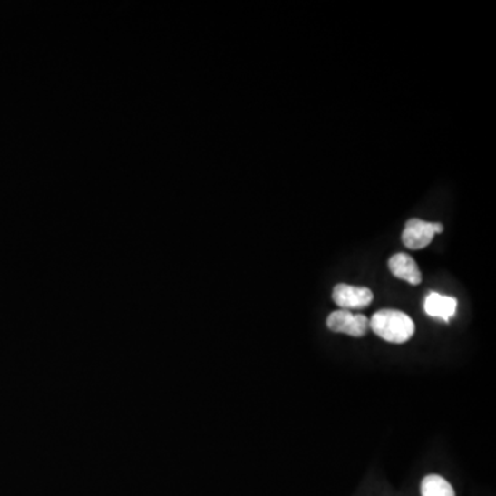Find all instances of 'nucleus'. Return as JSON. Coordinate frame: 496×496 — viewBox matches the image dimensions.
Listing matches in <instances>:
<instances>
[{"label":"nucleus","mask_w":496,"mask_h":496,"mask_svg":"<svg viewBox=\"0 0 496 496\" xmlns=\"http://www.w3.org/2000/svg\"><path fill=\"white\" fill-rule=\"evenodd\" d=\"M370 328L384 341L405 344L415 334V323L407 313L396 309H382L374 313Z\"/></svg>","instance_id":"f257e3e1"},{"label":"nucleus","mask_w":496,"mask_h":496,"mask_svg":"<svg viewBox=\"0 0 496 496\" xmlns=\"http://www.w3.org/2000/svg\"><path fill=\"white\" fill-rule=\"evenodd\" d=\"M443 230L444 227L442 224L413 219L405 224L402 240L410 250H422L433 241L434 235L443 233Z\"/></svg>","instance_id":"f03ea898"},{"label":"nucleus","mask_w":496,"mask_h":496,"mask_svg":"<svg viewBox=\"0 0 496 496\" xmlns=\"http://www.w3.org/2000/svg\"><path fill=\"white\" fill-rule=\"evenodd\" d=\"M327 327L333 333L347 334L355 338H362L370 331V320L362 313L355 315L349 310L339 309L328 316Z\"/></svg>","instance_id":"7ed1b4c3"},{"label":"nucleus","mask_w":496,"mask_h":496,"mask_svg":"<svg viewBox=\"0 0 496 496\" xmlns=\"http://www.w3.org/2000/svg\"><path fill=\"white\" fill-rule=\"evenodd\" d=\"M333 301L341 309H365L374 301L373 291L368 287H357V286L345 285L339 283L334 287Z\"/></svg>","instance_id":"20e7f679"},{"label":"nucleus","mask_w":496,"mask_h":496,"mask_svg":"<svg viewBox=\"0 0 496 496\" xmlns=\"http://www.w3.org/2000/svg\"><path fill=\"white\" fill-rule=\"evenodd\" d=\"M389 270L394 277L407 281L408 285L419 286L422 283V273L418 264L408 254H394L389 259Z\"/></svg>","instance_id":"39448f33"},{"label":"nucleus","mask_w":496,"mask_h":496,"mask_svg":"<svg viewBox=\"0 0 496 496\" xmlns=\"http://www.w3.org/2000/svg\"><path fill=\"white\" fill-rule=\"evenodd\" d=\"M458 301L453 297L442 296L439 293H431L424 299L423 309L431 317L442 318L448 323L455 316Z\"/></svg>","instance_id":"423d86ee"},{"label":"nucleus","mask_w":496,"mask_h":496,"mask_svg":"<svg viewBox=\"0 0 496 496\" xmlns=\"http://www.w3.org/2000/svg\"><path fill=\"white\" fill-rule=\"evenodd\" d=\"M422 496H455L452 485L439 474H429L422 480Z\"/></svg>","instance_id":"0eeeda50"}]
</instances>
